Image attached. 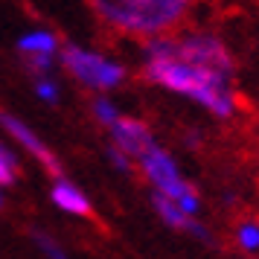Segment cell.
<instances>
[{
    "label": "cell",
    "mask_w": 259,
    "mask_h": 259,
    "mask_svg": "<svg viewBox=\"0 0 259 259\" xmlns=\"http://www.w3.org/2000/svg\"><path fill=\"white\" fill-rule=\"evenodd\" d=\"M96 15L119 32L143 38L169 35L189 12L184 0H99L94 3Z\"/></svg>",
    "instance_id": "7a4b0ae2"
},
{
    "label": "cell",
    "mask_w": 259,
    "mask_h": 259,
    "mask_svg": "<svg viewBox=\"0 0 259 259\" xmlns=\"http://www.w3.org/2000/svg\"><path fill=\"white\" fill-rule=\"evenodd\" d=\"M111 137H114V149H119L122 154H128L131 160L137 163L146 152H152L154 146V134L149 131L146 122L131 117H119L114 125H111Z\"/></svg>",
    "instance_id": "8992f818"
},
{
    "label": "cell",
    "mask_w": 259,
    "mask_h": 259,
    "mask_svg": "<svg viewBox=\"0 0 259 259\" xmlns=\"http://www.w3.org/2000/svg\"><path fill=\"white\" fill-rule=\"evenodd\" d=\"M29 70L38 73V79H47V73L53 70V56H26Z\"/></svg>",
    "instance_id": "5bb4252c"
},
{
    "label": "cell",
    "mask_w": 259,
    "mask_h": 259,
    "mask_svg": "<svg viewBox=\"0 0 259 259\" xmlns=\"http://www.w3.org/2000/svg\"><path fill=\"white\" fill-rule=\"evenodd\" d=\"M94 114H96V119H99L102 125H108V128H111L119 117H122V114L117 111V105H114L111 99H105V96H99V99L94 102Z\"/></svg>",
    "instance_id": "7c38bea8"
},
{
    "label": "cell",
    "mask_w": 259,
    "mask_h": 259,
    "mask_svg": "<svg viewBox=\"0 0 259 259\" xmlns=\"http://www.w3.org/2000/svg\"><path fill=\"white\" fill-rule=\"evenodd\" d=\"M137 163H140L146 181L152 184L154 195H163L166 201H172L175 207H181L187 215L198 219V210H201V195H198V189H195V187L187 181V178L181 175V169H178L175 157L166 152V149L154 146L152 152H146L140 160H137Z\"/></svg>",
    "instance_id": "277c9868"
},
{
    "label": "cell",
    "mask_w": 259,
    "mask_h": 259,
    "mask_svg": "<svg viewBox=\"0 0 259 259\" xmlns=\"http://www.w3.org/2000/svg\"><path fill=\"white\" fill-rule=\"evenodd\" d=\"M35 242H38V247H41V250H44V253H47L50 259H67V253H64V250H61V247L56 245L53 239H50V236L35 233Z\"/></svg>",
    "instance_id": "2e32d148"
},
{
    "label": "cell",
    "mask_w": 259,
    "mask_h": 259,
    "mask_svg": "<svg viewBox=\"0 0 259 259\" xmlns=\"http://www.w3.org/2000/svg\"><path fill=\"white\" fill-rule=\"evenodd\" d=\"M35 94L41 96L44 102H50V105H53V102L59 99V84L53 82V79H38V82H35Z\"/></svg>",
    "instance_id": "9a60e30c"
},
{
    "label": "cell",
    "mask_w": 259,
    "mask_h": 259,
    "mask_svg": "<svg viewBox=\"0 0 259 259\" xmlns=\"http://www.w3.org/2000/svg\"><path fill=\"white\" fill-rule=\"evenodd\" d=\"M53 204L59 207V210L70 212V215H94V207H91V201H88V195H84L79 187H73L70 181H59L56 187H53Z\"/></svg>",
    "instance_id": "9c48e42d"
},
{
    "label": "cell",
    "mask_w": 259,
    "mask_h": 259,
    "mask_svg": "<svg viewBox=\"0 0 259 259\" xmlns=\"http://www.w3.org/2000/svg\"><path fill=\"white\" fill-rule=\"evenodd\" d=\"M15 178H18V163H15L12 152L0 146V184H12Z\"/></svg>",
    "instance_id": "4fadbf2b"
},
{
    "label": "cell",
    "mask_w": 259,
    "mask_h": 259,
    "mask_svg": "<svg viewBox=\"0 0 259 259\" xmlns=\"http://www.w3.org/2000/svg\"><path fill=\"white\" fill-rule=\"evenodd\" d=\"M233 242H236V247H239L242 253H247L250 259L256 256L259 253V219H245V222L236 224Z\"/></svg>",
    "instance_id": "8fae6325"
},
{
    "label": "cell",
    "mask_w": 259,
    "mask_h": 259,
    "mask_svg": "<svg viewBox=\"0 0 259 259\" xmlns=\"http://www.w3.org/2000/svg\"><path fill=\"white\" fill-rule=\"evenodd\" d=\"M0 125L9 131L15 140L24 146V149H29V152L35 154L38 160H41V166L47 169L50 175H61V163H59V157H56V154L50 152L44 143L38 140V134H35L32 128H29V125H24V122H21L18 117H12V114H0Z\"/></svg>",
    "instance_id": "52a82bcc"
},
{
    "label": "cell",
    "mask_w": 259,
    "mask_h": 259,
    "mask_svg": "<svg viewBox=\"0 0 259 259\" xmlns=\"http://www.w3.org/2000/svg\"><path fill=\"white\" fill-rule=\"evenodd\" d=\"M108 160L114 163V169H117V172H131V169H134V160H131L128 154H122L119 149H114V146L108 149Z\"/></svg>",
    "instance_id": "e0dca14e"
},
{
    "label": "cell",
    "mask_w": 259,
    "mask_h": 259,
    "mask_svg": "<svg viewBox=\"0 0 259 259\" xmlns=\"http://www.w3.org/2000/svg\"><path fill=\"white\" fill-rule=\"evenodd\" d=\"M61 61L79 82L94 91H114L125 79V67L119 61L108 59L102 53H94V50L76 47V44H67L61 50Z\"/></svg>",
    "instance_id": "5b68a950"
},
{
    "label": "cell",
    "mask_w": 259,
    "mask_h": 259,
    "mask_svg": "<svg viewBox=\"0 0 259 259\" xmlns=\"http://www.w3.org/2000/svg\"><path fill=\"white\" fill-rule=\"evenodd\" d=\"M146 61H160V59H178L187 61L192 67L219 73V76H230L233 79L236 61L230 47L224 44L219 35L212 32H184V35H160L146 41Z\"/></svg>",
    "instance_id": "3957f363"
},
{
    "label": "cell",
    "mask_w": 259,
    "mask_h": 259,
    "mask_svg": "<svg viewBox=\"0 0 259 259\" xmlns=\"http://www.w3.org/2000/svg\"><path fill=\"white\" fill-rule=\"evenodd\" d=\"M146 79L160 84L172 94H181L192 99L195 105L207 108L212 117L230 119L239 111V96L233 91V79L230 76H219V73L192 67L187 61L178 59H160V61H146Z\"/></svg>",
    "instance_id": "6da1fadb"
},
{
    "label": "cell",
    "mask_w": 259,
    "mask_h": 259,
    "mask_svg": "<svg viewBox=\"0 0 259 259\" xmlns=\"http://www.w3.org/2000/svg\"><path fill=\"white\" fill-rule=\"evenodd\" d=\"M59 47V38L47 32V29H38V32H26L21 41H18V50L26 53V56H53Z\"/></svg>",
    "instance_id": "30bf717a"
},
{
    "label": "cell",
    "mask_w": 259,
    "mask_h": 259,
    "mask_svg": "<svg viewBox=\"0 0 259 259\" xmlns=\"http://www.w3.org/2000/svg\"><path fill=\"white\" fill-rule=\"evenodd\" d=\"M152 204H154V212H157V215L163 219V224H169L172 230L189 233V236H195V239H201V242H210V230H207L198 219H192V215H187L181 207H175L172 201H166L163 195H152Z\"/></svg>",
    "instance_id": "ba28073f"
}]
</instances>
